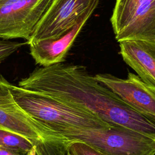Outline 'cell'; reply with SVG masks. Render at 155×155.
<instances>
[{"label":"cell","instance_id":"obj_16","mask_svg":"<svg viewBox=\"0 0 155 155\" xmlns=\"http://www.w3.org/2000/svg\"><path fill=\"white\" fill-rule=\"evenodd\" d=\"M27 155H36V152H35V148H34V150H33L32 151H31Z\"/></svg>","mask_w":155,"mask_h":155},{"label":"cell","instance_id":"obj_9","mask_svg":"<svg viewBox=\"0 0 155 155\" xmlns=\"http://www.w3.org/2000/svg\"><path fill=\"white\" fill-rule=\"evenodd\" d=\"M94 10L90 9L70 30L57 39L28 42L30 54L36 64L47 67L64 62L76 37Z\"/></svg>","mask_w":155,"mask_h":155},{"label":"cell","instance_id":"obj_12","mask_svg":"<svg viewBox=\"0 0 155 155\" xmlns=\"http://www.w3.org/2000/svg\"><path fill=\"white\" fill-rule=\"evenodd\" d=\"M36 155H72L68 144L56 139H47L38 142L35 147Z\"/></svg>","mask_w":155,"mask_h":155},{"label":"cell","instance_id":"obj_14","mask_svg":"<svg viewBox=\"0 0 155 155\" xmlns=\"http://www.w3.org/2000/svg\"><path fill=\"white\" fill-rule=\"evenodd\" d=\"M67 143L72 155H106L84 142H73Z\"/></svg>","mask_w":155,"mask_h":155},{"label":"cell","instance_id":"obj_2","mask_svg":"<svg viewBox=\"0 0 155 155\" xmlns=\"http://www.w3.org/2000/svg\"><path fill=\"white\" fill-rule=\"evenodd\" d=\"M9 88L19 106L33 120L49 130L54 139L68 128L104 129L112 126L82 107L11 84Z\"/></svg>","mask_w":155,"mask_h":155},{"label":"cell","instance_id":"obj_15","mask_svg":"<svg viewBox=\"0 0 155 155\" xmlns=\"http://www.w3.org/2000/svg\"><path fill=\"white\" fill-rule=\"evenodd\" d=\"M28 154L18 152L2 147H0V155H27Z\"/></svg>","mask_w":155,"mask_h":155},{"label":"cell","instance_id":"obj_8","mask_svg":"<svg viewBox=\"0 0 155 155\" xmlns=\"http://www.w3.org/2000/svg\"><path fill=\"white\" fill-rule=\"evenodd\" d=\"M94 77L133 109L155 119V88L147 84L137 75L128 72L126 79L107 73L96 74Z\"/></svg>","mask_w":155,"mask_h":155},{"label":"cell","instance_id":"obj_5","mask_svg":"<svg viewBox=\"0 0 155 155\" xmlns=\"http://www.w3.org/2000/svg\"><path fill=\"white\" fill-rule=\"evenodd\" d=\"M53 0H0V38L28 41Z\"/></svg>","mask_w":155,"mask_h":155},{"label":"cell","instance_id":"obj_13","mask_svg":"<svg viewBox=\"0 0 155 155\" xmlns=\"http://www.w3.org/2000/svg\"><path fill=\"white\" fill-rule=\"evenodd\" d=\"M26 44H27V41L24 42H20L7 39H0V65L11 54Z\"/></svg>","mask_w":155,"mask_h":155},{"label":"cell","instance_id":"obj_6","mask_svg":"<svg viewBox=\"0 0 155 155\" xmlns=\"http://www.w3.org/2000/svg\"><path fill=\"white\" fill-rule=\"evenodd\" d=\"M99 0H53L39 21L30 42L57 39L70 30Z\"/></svg>","mask_w":155,"mask_h":155},{"label":"cell","instance_id":"obj_1","mask_svg":"<svg viewBox=\"0 0 155 155\" xmlns=\"http://www.w3.org/2000/svg\"><path fill=\"white\" fill-rule=\"evenodd\" d=\"M19 87L85 108L111 125H120L155 139V119L136 111L90 75L86 67L58 63L36 68Z\"/></svg>","mask_w":155,"mask_h":155},{"label":"cell","instance_id":"obj_7","mask_svg":"<svg viewBox=\"0 0 155 155\" xmlns=\"http://www.w3.org/2000/svg\"><path fill=\"white\" fill-rule=\"evenodd\" d=\"M10 83L0 74V128L21 134L35 145L53 134L33 120L16 103L9 88Z\"/></svg>","mask_w":155,"mask_h":155},{"label":"cell","instance_id":"obj_11","mask_svg":"<svg viewBox=\"0 0 155 155\" xmlns=\"http://www.w3.org/2000/svg\"><path fill=\"white\" fill-rule=\"evenodd\" d=\"M0 147L28 154L34 150L35 144L21 134L0 128Z\"/></svg>","mask_w":155,"mask_h":155},{"label":"cell","instance_id":"obj_4","mask_svg":"<svg viewBox=\"0 0 155 155\" xmlns=\"http://www.w3.org/2000/svg\"><path fill=\"white\" fill-rule=\"evenodd\" d=\"M110 21L118 42L155 41V0H116Z\"/></svg>","mask_w":155,"mask_h":155},{"label":"cell","instance_id":"obj_10","mask_svg":"<svg viewBox=\"0 0 155 155\" xmlns=\"http://www.w3.org/2000/svg\"><path fill=\"white\" fill-rule=\"evenodd\" d=\"M119 42L124 61L144 82L155 88V41L125 40Z\"/></svg>","mask_w":155,"mask_h":155},{"label":"cell","instance_id":"obj_3","mask_svg":"<svg viewBox=\"0 0 155 155\" xmlns=\"http://www.w3.org/2000/svg\"><path fill=\"white\" fill-rule=\"evenodd\" d=\"M56 139L84 142L106 155H155V139L120 125L104 129L68 128Z\"/></svg>","mask_w":155,"mask_h":155}]
</instances>
